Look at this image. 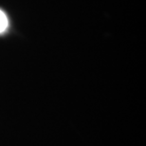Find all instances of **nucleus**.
<instances>
[{
    "label": "nucleus",
    "instance_id": "nucleus-1",
    "mask_svg": "<svg viewBox=\"0 0 146 146\" xmlns=\"http://www.w3.org/2000/svg\"><path fill=\"white\" fill-rule=\"evenodd\" d=\"M9 27V20L6 13L0 9V34L4 33Z\"/></svg>",
    "mask_w": 146,
    "mask_h": 146
}]
</instances>
